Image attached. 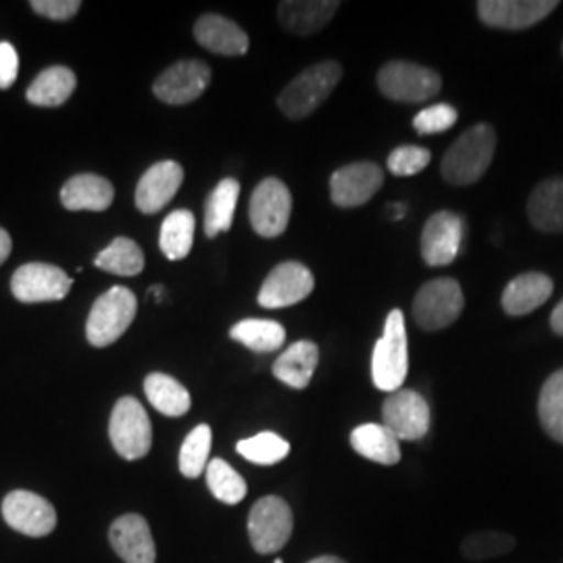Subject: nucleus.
I'll use <instances>...</instances> for the list:
<instances>
[{"instance_id":"a19ab883","label":"nucleus","mask_w":563,"mask_h":563,"mask_svg":"<svg viewBox=\"0 0 563 563\" xmlns=\"http://www.w3.org/2000/svg\"><path fill=\"white\" fill-rule=\"evenodd\" d=\"M20 74V55L13 44L0 42V90L11 88Z\"/></svg>"},{"instance_id":"393cba45","label":"nucleus","mask_w":563,"mask_h":563,"mask_svg":"<svg viewBox=\"0 0 563 563\" xmlns=\"http://www.w3.org/2000/svg\"><path fill=\"white\" fill-rule=\"evenodd\" d=\"M401 441L384 423H362L351 432V446L369 462L397 465L401 462Z\"/></svg>"},{"instance_id":"e433bc0d","label":"nucleus","mask_w":563,"mask_h":563,"mask_svg":"<svg viewBox=\"0 0 563 563\" xmlns=\"http://www.w3.org/2000/svg\"><path fill=\"white\" fill-rule=\"evenodd\" d=\"M236 451L246 462L257 465H276L288 457L290 444L276 432H260L253 439H244L236 444Z\"/></svg>"},{"instance_id":"473e14b6","label":"nucleus","mask_w":563,"mask_h":563,"mask_svg":"<svg viewBox=\"0 0 563 563\" xmlns=\"http://www.w3.org/2000/svg\"><path fill=\"white\" fill-rule=\"evenodd\" d=\"M539 418L544 432L563 444V369L551 374L539 397Z\"/></svg>"},{"instance_id":"412c9836","label":"nucleus","mask_w":563,"mask_h":563,"mask_svg":"<svg viewBox=\"0 0 563 563\" xmlns=\"http://www.w3.org/2000/svg\"><path fill=\"white\" fill-rule=\"evenodd\" d=\"M195 38L202 48L223 57H241L249 51V36L241 25L222 15H202L195 23Z\"/></svg>"},{"instance_id":"f8f14e48","label":"nucleus","mask_w":563,"mask_h":563,"mask_svg":"<svg viewBox=\"0 0 563 563\" xmlns=\"http://www.w3.org/2000/svg\"><path fill=\"white\" fill-rule=\"evenodd\" d=\"M74 278L48 263H25L15 272L11 290L21 302L60 301L69 295Z\"/></svg>"},{"instance_id":"cd10ccee","label":"nucleus","mask_w":563,"mask_h":563,"mask_svg":"<svg viewBox=\"0 0 563 563\" xmlns=\"http://www.w3.org/2000/svg\"><path fill=\"white\" fill-rule=\"evenodd\" d=\"M241 195V184L234 178H225L216 186L205 207V234L216 239L218 234L228 232L234 222V211Z\"/></svg>"},{"instance_id":"6ab92c4d","label":"nucleus","mask_w":563,"mask_h":563,"mask_svg":"<svg viewBox=\"0 0 563 563\" xmlns=\"http://www.w3.org/2000/svg\"><path fill=\"white\" fill-rule=\"evenodd\" d=\"M184 181L180 163L159 162L144 172L136 186V207L142 213H157L176 197Z\"/></svg>"},{"instance_id":"37998d69","label":"nucleus","mask_w":563,"mask_h":563,"mask_svg":"<svg viewBox=\"0 0 563 563\" xmlns=\"http://www.w3.org/2000/svg\"><path fill=\"white\" fill-rule=\"evenodd\" d=\"M551 328H553L555 334L563 336V301L551 313Z\"/></svg>"},{"instance_id":"72a5a7b5","label":"nucleus","mask_w":563,"mask_h":563,"mask_svg":"<svg viewBox=\"0 0 563 563\" xmlns=\"http://www.w3.org/2000/svg\"><path fill=\"white\" fill-rule=\"evenodd\" d=\"M207 486L211 495L225 505L241 504L246 497V483L241 474L223 460H211L207 465Z\"/></svg>"},{"instance_id":"5701e85b","label":"nucleus","mask_w":563,"mask_h":563,"mask_svg":"<svg viewBox=\"0 0 563 563\" xmlns=\"http://www.w3.org/2000/svg\"><path fill=\"white\" fill-rule=\"evenodd\" d=\"M318 363H320L318 344L311 341H299L290 344L282 353L274 363L272 372L282 384H286L295 390H302L311 383Z\"/></svg>"},{"instance_id":"c756f323","label":"nucleus","mask_w":563,"mask_h":563,"mask_svg":"<svg viewBox=\"0 0 563 563\" xmlns=\"http://www.w3.org/2000/svg\"><path fill=\"white\" fill-rule=\"evenodd\" d=\"M197 220L188 209H178L165 218L159 234V246L169 262L186 260L195 242Z\"/></svg>"},{"instance_id":"20e7f679","label":"nucleus","mask_w":563,"mask_h":563,"mask_svg":"<svg viewBox=\"0 0 563 563\" xmlns=\"http://www.w3.org/2000/svg\"><path fill=\"white\" fill-rule=\"evenodd\" d=\"M139 301L125 286H113L99 297L86 322V339L92 346H109L123 336L136 318Z\"/></svg>"},{"instance_id":"4be33fe9","label":"nucleus","mask_w":563,"mask_h":563,"mask_svg":"<svg viewBox=\"0 0 563 563\" xmlns=\"http://www.w3.org/2000/svg\"><path fill=\"white\" fill-rule=\"evenodd\" d=\"M553 295V280L539 272H528L505 286L501 305L507 316H528L549 301Z\"/></svg>"},{"instance_id":"423d86ee","label":"nucleus","mask_w":563,"mask_h":563,"mask_svg":"<svg viewBox=\"0 0 563 563\" xmlns=\"http://www.w3.org/2000/svg\"><path fill=\"white\" fill-rule=\"evenodd\" d=\"M246 528L251 544L260 555L278 553L292 537V509L282 497L267 495L253 505Z\"/></svg>"},{"instance_id":"f03ea898","label":"nucleus","mask_w":563,"mask_h":563,"mask_svg":"<svg viewBox=\"0 0 563 563\" xmlns=\"http://www.w3.org/2000/svg\"><path fill=\"white\" fill-rule=\"evenodd\" d=\"M342 80V67L336 60H323L305 69L282 90L278 107L290 120H302L318 111Z\"/></svg>"},{"instance_id":"79ce46f5","label":"nucleus","mask_w":563,"mask_h":563,"mask_svg":"<svg viewBox=\"0 0 563 563\" xmlns=\"http://www.w3.org/2000/svg\"><path fill=\"white\" fill-rule=\"evenodd\" d=\"M11 249H13V242H11L9 232L0 228V265L7 262V257L11 255Z\"/></svg>"},{"instance_id":"de8ad7c7","label":"nucleus","mask_w":563,"mask_h":563,"mask_svg":"<svg viewBox=\"0 0 563 563\" xmlns=\"http://www.w3.org/2000/svg\"><path fill=\"white\" fill-rule=\"evenodd\" d=\"M274 563H282V560H276V562H274Z\"/></svg>"},{"instance_id":"2eb2a0df","label":"nucleus","mask_w":563,"mask_h":563,"mask_svg":"<svg viewBox=\"0 0 563 563\" xmlns=\"http://www.w3.org/2000/svg\"><path fill=\"white\" fill-rule=\"evenodd\" d=\"M384 184V172L376 163L362 162L344 165L330 178V197L342 209L360 207L369 201Z\"/></svg>"},{"instance_id":"4c0bfd02","label":"nucleus","mask_w":563,"mask_h":563,"mask_svg":"<svg viewBox=\"0 0 563 563\" xmlns=\"http://www.w3.org/2000/svg\"><path fill=\"white\" fill-rule=\"evenodd\" d=\"M430 159H432V155H430L428 148L407 144V146H399L390 153L388 169H390L393 176L407 178V176H416V174L426 169Z\"/></svg>"},{"instance_id":"b1692460","label":"nucleus","mask_w":563,"mask_h":563,"mask_svg":"<svg viewBox=\"0 0 563 563\" xmlns=\"http://www.w3.org/2000/svg\"><path fill=\"white\" fill-rule=\"evenodd\" d=\"M113 197L111 181L95 174L74 176L60 190V202L69 211H104L111 207Z\"/></svg>"},{"instance_id":"4468645a","label":"nucleus","mask_w":563,"mask_h":563,"mask_svg":"<svg viewBox=\"0 0 563 563\" xmlns=\"http://www.w3.org/2000/svg\"><path fill=\"white\" fill-rule=\"evenodd\" d=\"M211 84V69L202 60L186 59L174 63L153 84V92L167 104L197 101Z\"/></svg>"},{"instance_id":"ea45409f","label":"nucleus","mask_w":563,"mask_h":563,"mask_svg":"<svg viewBox=\"0 0 563 563\" xmlns=\"http://www.w3.org/2000/svg\"><path fill=\"white\" fill-rule=\"evenodd\" d=\"M38 15L48 20H71L80 11V0H34L30 4Z\"/></svg>"},{"instance_id":"49530a36","label":"nucleus","mask_w":563,"mask_h":563,"mask_svg":"<svg viewBox=\"0 0 563 563\" xmlns=\"http://www.w3.org/2000/svg\"><path fill=\"white\" fill-rule=\"evenodd\" d=\"M163 292H165V290H163V286H153V288H151V295L155 297V301H162Z\"/></svg>"},{"instance_id":"9d476101","label":"nucleus","mask_w":563,"mask_h":563,"mask_svg":"<svg viewBox=\"0 0 563 563\" xmlns=\"http://www.w3.org/2000/svg\"><path fill=\"white\" fill-rule=\"evenodd\" d=\"M383 420L399 441H422L430 430V405L420 393L399 388L386 397Z\"/></svg>"},{"instance_id":"9b49d317","label":"nucleus","mask_w":563,"mask_h":563,"mask_svg":"<svg viewBox=\"0 0 563 563\" xmlns=\"http://www.w3.org/2000/svg\"><path fill=\"white\" fill-rule=\"evenodd\" d=\"M2 518L13 530L34 539L46 537L57 528V511L53 504L30 490H13L4 497Z\"/></svg>"},{"instance_id":"1a4fd4ad","label":"nucleus","mask_w":563,"mask_h":563,"mask_svg":"<svg viewBox=\"0 0 563 563\" xmlns=\"http://www.w3.org/2000/svg\"><path fill=\"white\" fill-rule=\"evenodd\" d=\"M290 211L292 197L286 184L278 178H265L251 197L249 220L260 236L276 239L288 228Z\"/></svg>"},{"instance_id":"aec40b11","label":"nucleus","mask_w":563,"mask_h":563,"mask_svg":"<svg viewBox=\"0 0 563 563\" xmlns=\"http://www.w3.org/2000/svg\"><path fill=\"white\" fill-rule=\"evenodd\" d=\"M339 7L341 2L336 0H286L278 4V18L288 32L309 36L323 30Z\"/></svg>"},{"instance_id":"6e6552de","label":"nucleus","mask_w":563,"mask_h":563,"mask_svg":"<svg viewBox=\"0 0 563 563\" xmlns=\"http://www.w3.org/2000/svg\"><path fill=\"white\" fill-rule=\"evenodd\" d=\"M463 292L460 282L439 278L428 282L413 299V320L428 332L443 330L455 322L463 311Z\"/></svg>"},{"instance_id":"bb28decb","label":"nucleus","mask_w":563,"mask_h":563,"mask_svg":"<svg viewBox=\"0 0 563 563\" xmlns=\"http://www.w3.org/2000/svg\"><path fill=\"white\" fill-rule=\"evenodd\" d=\"M76 90V74L69 67L55 65L44 69L27 88V101L36 107H59L69 101Z\"/></svg>"},{"instance_id":"39448f33","label":"nucleus","mask_w":563,"mask_h":563,"mask_svg":"<svg viewBox=\"0 0 563 563\" xmlns=\"http://www.w3.org/2000/svg\"><path fill=\"white\" fill-rule=\"evenodd\" d=\"M109 437L123 460H142L153 444V426L139 399L123 397L115 402L109 420Z\"/></svg>"},{"instance_id":"58836bf2","label":"nucleus","mask_w":563,"mask_h":563,"mask_svg":"<svg viewBox=\"0 0 563 563\" xmlns=\"http://www.w3.org/2000/svg\"><path fill=\"white\" fill-rule=\"evenodd\" d=\"M457 121V109L446 104V102H439L432 107L422 109L416 118H413V128L418 134L422 136H430V134H441L446 132L449 128H453Z\"/></svg>"},{"instance_id":"dca6fc26","label":"nucleus","mask_w":563,"mask_h":563,"mask_svg":"<svg viewBox=\"0 0 563 563\" xmlns=\"http://www.w3.org/2000/svg\"><path fill=\"white\" fill-rule=\"evenodd\" d=\"M465 222L453 211L434 213L422 232V257L430 267H444L457 260L462 251Z\"/></svg>"},{"instance_id":"c9c22d12","label":"nucleus","mask_w":563,"mask_h":563,"mask_svg":"<svg viewBox=\"0 0 563 563\" xmlns=\"http://www.w3.org/2000/svg\"><path fill=\"white\" fill-rule=\"evenodd\" d=\"M211 428L207 423L197 426L181 443L180 472L186 478H199L202 472H207L209 465V451H211Z\"/></svg>"},{"instance_id":"f3484780","label":"nucleus","mask_w":563,"mask_h":563,"mask_svg":"<svg viewBox=\"0 0 563 563\" xmlns=\"http://www.w3.org/2000/svg\"><path fill=\"white\" fill-rule=\"evenodd\" d=\"M560 2L555 0H481L478 15L484 25L497 30H528L549 18Z\"/></svg>"},{"instance_id":"f704fd0d","label":"nucleus","mask_w":563,"mask_h":563,"mask_svg":"<svg viewBox=\"0 0 563 563\" xmlns=\"http://www.w3.org/2000/svg\"><path fill=\"white\" fill-rule=\"evenodd\" d=\"M460 549L467 562H483L511 553L516 549V539L501 530H481L465 537Z\"/></svg>"},{"instance_id":"7ed1b4c3","label":"nucleus","mask_w":563,"mask_h":563,"mask_svg":"<svg viewBox=\"0 0 563 563\" xmlns=\"http://www.w3.org/2000/svg\"><path fill=\"white\" fill-rule=\"evenodd\" d=\"M407 330L401 309H393L384 323V334L374 346L372 378L376 388L384 393H395L402 388L407 378Z\"/></svg>"},{"instance_id":"7c9ffc66","label":"nucleus","mask_w":563,"mask_h":563,"mask_svg":"<svg viewBox=\"0 0 563 563\" xmlns=\"http://www.w3.org/2000/svg\"><path fill=\"white\" fill-rule=\"evenodd\" d=\"M230 336L255 353H272L286 342V330L274 320H242L230 330Z\"/></svg>"},{"instance_id":"f257e3e1","label":"nucleus","mask_w":563,"mask_h":563,"mask_svg":"<svg viewBox=\"0 0 563 563\" xmlns=\"http://www.w3.org/2000/svg\"><path fill=\"white\" fill-rule=\"evenodd\" d=\"M495 148L497 134L488 123H478L470 128L444 153L441 165L444 180L455 186H470L481 180L486 169L490 167Z\"/></svg>"},{"instance_id":"0eeeda50","label":"nucleus","mask_w":563,"mask_h":563,"mask_svg":"<svg viewBox=\"0 0 563 563\" xmlns=\"http://www.w3.org/2000/svg\"><path fill=\"white\" fill-rule=\"evenodd\" d=\"M441 76L409 60H390L378 74V88L386 99L397 102H426L441 92Z\"/></svg>"},{"instance_id":"2f4dec72","label":"nucleus","mask_w":563,"mask_h":563,"mask_svg":"<svg viewBox=\"0 0 563 563\" xmlns=\"http://www.w3.org/2000/svg\"><path fill=\"white\" fill-rule=\"evenodd\" d=\"M95 265L102 272L132 278L144 269V253L136 242L130 239H115L97 255Z\"/></svg>"},{"instance_id":"c03bdc74","label":"nucleus","mask_w":563,"mask_h":563,"mask_svg":"<svg viewBox=\"0 0 563 563\" xmlns=\"http://www.w3.org/2000/svg\"><path fill=\"white\" fill-rule=\"evenodd\" d=\"M390 209H393V218H395V220H402V218H405V213H407V207L401 205V202L390 205Z\"/></svg>"},{"instance_id":"c85d7f7f","label":"nucleus","mask_w":563,"mask_h":563,"mask_svg":"<svg viewBox=\"0 0 563 563\" xmlns=\"http://www.w3.org/2000/svg\"><path fill=\"white\" fill-rule=\"evenodd\" d=\"M144 393L148 397V402L169 418H180L184 413H188L190 409V393L186 390V386H181L176 378L167 376V374H151L144 380Z\"/></svg>"},{"instance_id":"ddd939ff","label":"nucleus","mask_w":563,"mask_h":563,"mask_svg":"<svg viewBox=\"0 0 563 563\" xmlns=\"http://www.w3.org/2000/svg\"><path fill=\"white\" fill-rule=\"evenodd\" d=\"M313 274L299 262L280 263L269 272L260 290V305L265 309H284L305 301L313 292Z\"/></svg>"},{"instance_id":"a211bd4d","label":"nucleus","mask_w":563,"mask_h":563,"mask_svg":"<svg viewBox=\"0 0 563 563\" xmlns=\"http://www.w3.org/2000/svg\"><path fill=\"white\" fill-rule=\"evenodd\" d=\"M109 541L123 563L157 562L151 526L139 514H125L111 523Z\"/></svg>"},{"instance_id":"a18cd8bd","label":"nucleus","mask_w":563,"mask_h":563,"mask_svg":"<svg viewBox=\"0 0 563 563\" xmlns=\"http://www.w3.org/2000/svg\"><path fill=\"white\" fill-rule=\"evenodd\" d=\"M307 563H346L342 558H336V555H320V558H316V560H311V562Z\"/></svg>"},{"instance_id":"a878e982","label":"nucleus","mask_w":563,"mask_h":563,"mask_svg":"<svg viewBox=\"0 0 563 563\" xmlns=\"http://www.w3.org/2000/svg\"><path fill=\"white\" fill-rule=\"evenodd\" d=\"M528 218L541 232H563V178L543 181L534 188L528 201Z\"/></svg>"}]
</instances>
